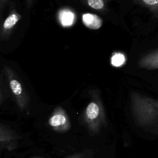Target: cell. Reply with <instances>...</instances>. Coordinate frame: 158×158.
I'll return each instance as SVG.
<instances>
[{
    "mask_svg": "<svg viewBox=\"0 0 158 158\" xmlns=\"http://www.w3.org/2000/svg\"><path fill=\"white\" fill-rule=\"evenodd\" d=\"M89 94L91 99L83 111L82 120L89 133L95 135L99 134L102 128L107 127V121L98 91L92 90Z\"/></svg>",
    "mask_w": 158,
    "mask_h": 158,
    "instance_id": "obj_1",
    "label": "cell"
},
{
    "mask_svg": "<svg viewBox=\"0 0 158 158\" xmlns=\"http://www.w3.org/2000/svg\"><path fill=\"white\" fill-rule=\"evenodd\" d=\"M2 72L19 109L21 110L28 109L30 97L18 76L14 70L7 65L4 66Z\"/></svg>",
    "mask_w": 158,
    "mask_h": 158,
    "instance_id": "obj_2",
    "label": "cell"
},
{
    "mask_svg": "<svg viewBox=\"0 0 158 158\" xmlns=\"http://www.w3.org/2000/svg\"><path fill=\"white\" fill-rule=\"evenodd\" d=\"M49 127L56 132L64 133L71 128L70 118L65 109L59 106H57L48 119Z\"/></svg>",
    "mask_w": 158,
    "mask_h": 158,
    "instance_id": "obj_3",
    "label": "cell"
},
{
    "mask_svg": "<svg viewBox=\"0 0 158 158\" xmlns=\"http://www.w3.org/2000/svg\"><path fill=\"white\" fill-rule=\"evenodd\" d=\"M19 135L6 125L0 123V145L1 149L11 151L17 148Z\"/></svg>",
    "mask_w": 158,
    "mask_h": 158,
    "instance_id": "obj_4",
    "label": "cell"
},
{
    "mask_svg": "<svg viewBox=\"0 0 158 158\" xmlns=\"http://www.w3.org/2000/svg\"><path fill=\"white\" fill-rule=\"evenodd\" d=\"M21 19L22 15L18 13L15 7L14 6L11 7L8 15L2 24L0 33L1 41H6L9 39L12 30Z\"/></svg>",
    "mask_w": 158,
    "mask_h": 158,
    "instance_id": "obj_5",
    "label": "cell"
},
{
    "mask_svg": "<svg viewBox=\"0 0 158 158\" xmlns=\"http://www.w3.org/2000/svg\"><path fill=\"white\" fill-rule=\"evenodd\" d=\"M138 66L147 70H158V49L142 56L138 61Z\"/></svg>",
    "mask_w": 158,
    "mask_h": 158,
    "instance_id": "obj_6",
    "label": "cell"
},
{
    "mask_svg": "<svg viewBox=\"0 0 158 158\" xmlns=\"http://www.w3.org/2000/svg\"><path fill=\"white\" fill-rule=\"evenodd\" d=\"M82 21L86 27L93 30L99 29L102 25V20L99 16L90 13L83 14Z\"/></svg>",
    "mask_w": 158,
    "mask_h": 158,
    "instance_id": "obj_7",
    "label": "cell"
},
{
    "mask_svg": "<svg viewBox=\"0 0 158 158\" xmlns=\"http://www.w3.org/2000/svg\"><path fill=\"white\" fill-rule=\"evenodd\" d=\"M58 19L60 24L64 27L72 26L75 22V14L68 9L60 10L58 14Z\"/></svg>",
    "mask_w": 158,
    "mask_h": 158,
    "instance_id": "obj_8",
    "label": "cell"
},
{
    "mask_svg": "<svg viewBox=\"0 0 158 158\" xmlns=\"http://www.w3.org/2000/svg\"><path fill=\"white\" fill-rule=\"evenodd\" d=\"M134 2L148 9L155 17L158 18V0H134Z\"/></svg>",
    "mask_w": 158,
    "mask_h": 158,
    "instance_id": "obj_9",
    "label": "cell"
},
{
    "mask_svg": "<svg viewBox=\"0 0 158 158\" xmlns=\"http://www.w3.org/2000/svg\"><path fill=\"white\" fill-rule=\"evenodd\" d=\"M89 7L98 11H104L106 8L105 0H84Z\"/></svg>",
    "mask_w": 158,
    "mask_h": 158,
    "instance_id": "obj_10",
    "label": "cell"
},
{
    "mask_svg": "<svg viewBox=\"0 0 158 158\" xmlns=\"http://www.w3.org/2000/svg\"><path fill=\"white\" fill-rule=\"evenodd\" d=\"M125 62L124 56L120 53H115L111 58V64L115 67L122 65Z\"/></svg>",
    "mask_w": 158,
    "mask_h": 158,
    "instance_id": "obj_11",
    "label": "cell"
},
{
    "mask_svg": "<svg viewBox=\"0 0 158 158\" xmlns=\"http://www.w3.org/2000/svg\"><path fill=\"white\" fill-rule=\"evenodd\" d=\"M3 73H1V89H0V103L2 105L3 102L7 98V90H6V86H4V78H3Z\"/></svg>",
    "mask_w": 158,
    "mask_h": 158,
    "instance_id": "obj_12",
    "label": "cell"
},
{
    "mask_svg": "<svg viewBox=\"0 0 158 158\" xmlns=\"http://www.w3.org/2000/svg\"><path fill=\"white\" fill-rule=\"evenodd\" d=\"M67 158H94V157L93 152L90 151H86L82 152L72 154Z\"/></svg>",
    "mask_w": 158,
    "mask_h": 158,
    "instance_id": "obj_13",
    "label": "cell"
},
{
    "mask_svg": "<svg viewBox=\"0 0 158 158\" xmlns=\"http://www.w3.org/2000/svg\"><path fill=\"white\" fill-rule=\"evenodd\" d=\"M10 3V0H0V13H1V18L2 19V12H3V10L6 8V7L7 6V4H9Z\"/></svg>",
    "mask_w": 158,
    "mask_h": 158,
    "instance_id": "obj_14",
    "label": "cell"
},
{
    "mask_svg": "<svg viewBox=\"0 0 158 158\" xmlns=\"http://www.w3.org/2000/svg\"><path fill=\"white\" fill-rule=\"evenodd\" d=\"M25 1L26 6L28 9H31L35 1V0H25Z\"/></svg>",
    "mask_w": 158,
    "mask_h": 158,
    "instance_id": "obj_15",
    "label": "cell"
},
{
    "mask_svg": "<svg viewBox=\"0 0 158 158\" xmlns=\"http://www.w3.org/2000/svg\"><path fill=\"white\" fill-rule=\"evenodd\" d=\"M36 158H39V157H36Z\"/></svg>",
    "mask_w": 158,
    "mask_h": 158,
    "instance_id": "obj_16",
    "label": "cell"
}]
</instances>
